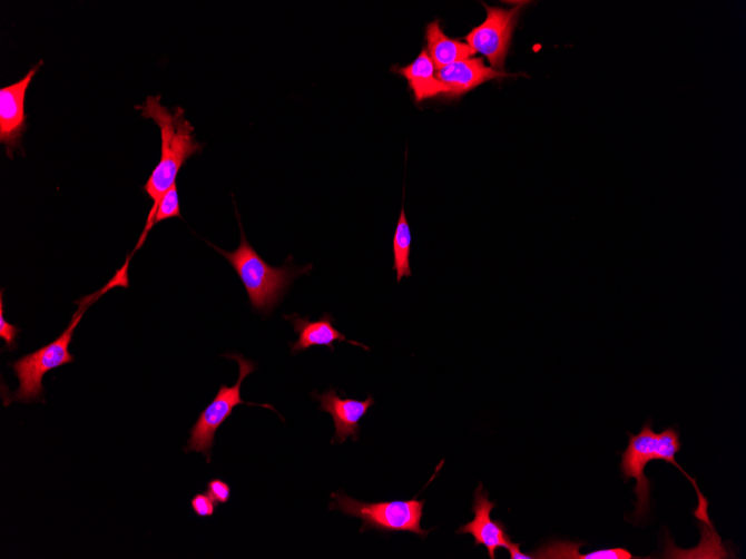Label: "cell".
Listing matches in <instances>:
<instances>
[{
	"instance_id": "cell-1",
	"label": "cell",
	"mask_w": 746,
	"mask_h": 559,
	"mask_svg": "<svg viewBox=\"0 0 746 559\" xmlns=\"http://www.w3.org/2000/svg\"><path fill=\"white\" fill-rule=\"evenodd\" d=\"M161 96L148 97L137 106L145 119H151L160 129L161 158L153 171L144 192L153 200L147 224L131 256L139 251L154 228V219L165 194L176 184L183 166L193 156L202 153L203 145L196 141L195 129L186 119L181 108L170 110L160 104Z\"/></svg>"
},
{
	"instance_id": "cell-2",
	"label": "cell",
	"mask_w": 746,
	"mask_h": 559,
	"mask_svg": "<svg viewBox=\"0 0 746 559\" xmlns=\"http://www.w3.org/2000/svg\"><path fill=\"white\" fill-rule=\"evenodd\" d=\"M628 435L629 444L622 453L620 469L626 481L630 478L637 480L634 492L637 494L638 500L634 517L642 520L648 516L650 508V481L645 475L646 465L654 460H664L665 462L677 467V469H679L691 482L698 497V506L695 509L694 514L696 518L704 521L705 524L710 527L707 514L708 502L706 498L699 491L696 480L686 473L681 465L675 460V455L681 448L679 433L673 428H668L661 433H656L652 430V424L646 423L639 434L634 435L629 432Z\"/></svg>"
},
{
	"instance_id": "cell-3",
	"label": "cell",
	"mask_w": 746,
	"mask_h": 559,
	"mask_svg": "<svg viewBox=\"0 0 746 559\" xmlns=\"http://www.w3.org/2000/svg\"><path fill=\"white\" fill-rule=\"evenodd\" d=\"M236 215L241 228L238 248L234 252H226L213 244L209 245L233 266L247 292L251 306L268 315L282 300L292 281L306 273L312 266L307 265L304 269L294 271L288 266L275 268L268 265L247 241L237 210Z\"/></svg>"
},
{
	"instance_id": "cell-4",
	"label": "cell",
	"mask_w": 746,
	"mask_h": 559,
	"mask_svg": "<svg viewBox=\"0 0 746 559\" xmlns=\"http://www.w3.org/2000/svg\"><path fill=\"white\" fill-rule=\"evenodd\" d=\"M115 282L116 277L109 286L102 288L98 294L84 297L78 302L80 305L79 310L73 315L68 328L55 342L10 364L20 380V388L16 393L3 394L6 406H9L14 401L23 403L45 401V375L55 369L75 362V356L70 353L69 346L73 341L76 328L82 321L89 306L101 294L108 292Z\"/></svg>"
},
{
	"instance_id": "cell-5",
	"label": "cell",
	"mask_w": 746,
	"mask_h": 559,
	"mask_svg": "<svg viewBox=\"0 0 746 559\" xmlns=\"http://www.w3.org/2000/svg\"><path fill=\"white\" fill-rule=\"evenodd\" d=\"M330 510L362 520L360 532L379 530L383 532H413L426 538L430 530L422 528L426 500H394L363 502L355 500L343 491L331 494Z\"/></svg>"
},
{
	"instance_id": "cell-6",
	"label": "cell",
	"mask_w": 746,
	"mask_h": 559,
	"mask_svg": "<svg viewBox=\"0 0 746 559\" xmlns=\"http://www.w3.org/2000/svg\"><path fill=\"white\" fill-rule=\"evenodd\" d=\"M225 357L235 360L239 365V376L235 385L227 386L223 384L213 402L199 414L195 425L190 430V438L185 452H202L207 462H210V451L215 444V435L222 424L232 415L233 410L245 404L248 406H263L276 411L269 404H256L245 402L241 395L243 381L256 370V365L237 354H225Z\"/></svg>"
},
{
	"instance_id": "cell-7",
	"label": "cell",
	"mask_w": 746,
	"mask_h": 559,
	"mask_svg": "<svg viewBox=\"0 0 746 559\" xmlns=\"http://www.w3.org/2000/svg\"><path fill=\"white\" fill-rule=\"evenodd\" d=\"M522 7L504 10L484 4L488 11L487 21L474 29L467 38L472 50L488 58L492 69L499 72H503Z\"/></svg>"
},
{
	"instance_id": "cell-8",
	"label": "cell",
	"mask_w": 746,
	"mask_h": 559,
	"mask_svg": "<svg viewBox=\"0 0 746 559\" xmlns=\"http://www.w3.org/2000/svg\"><path fill=\"white\" fill-rule=\"evenodd\" d=\"M43 65L42 60L21 81L0 90V143L6 146L11 159L14 151L21 147L22 138L28 130L26 114L28 89Z\"/></svg>"
},
{
	"instance_id": "cell-9",
	"label": "cell",
	"mask_w": 746,
	"mask_h": 559,
	"mask_svg": "<svg viewBox=\"0 0 746 559\" xmlns=\"http://www.w3.org/2000/svg\"><path fill=\"white\" fill-rule=\"evenodd\" d=\"M494 508H497L495 501H490L489 493L484 491L481 483L474 493L472 504L475 517L458 531V533L472 535L475 539L474 546H485L492 559H495L498 549L505 548L508 550L514 543L505 529V524L491 518Z\"/></svg>"
},
{
	"instance_id": "cell-10",
	"label": "cell",
	"mask_w": 746,
	"mask_h": 559,
	"mask_svg": "<svg viewBox=\"0 0 746 559\" xmlns=\"http://www.w3.org/2000/svg\"><path fill=\"white\" fill-rule=\"evenodd\" d=\"M313 399L320 402V411L328 413L335 425V434L332 444L343 443L349 437L353 441L359 439L360 421L376 401L369 395L364 401L350 398H341L335 389H328L322 394L313 392Z\"/></svg>"
},
{
	"instance_id": "cell-11",
	"label": "cell",
	"mask_w": 746,
	"mask_h": 559,
	"mask_svg": "<svg viewBox=\"0 0 746 559\" xmlns=\"http://www.w3.org/2000/svg\"><path fill=\"white\" fill-rule=\"evenodd\" d=\"M285 320L293 325L294 332L298 335L297 341L289 343L293 354L304 352L313 346H325L330 351H334V342H346L370 351L367 346L350 341L343 333L338 332L334 327V320L328 313L323 314L320 320L314 322L297 314L285 316Z\"/></svg>"
},
{
	"instance_id": "cell-12",
	"label": "cell",
	"mask_w": 746,
	"mask_h": 559,
	"mask_svg": "<svg viewBox=\"0 0 746 559\" xmlns=\"http://www.w3.org/2000/svg\"><path fill=\"white\" fill-rule=\"evenodd\" d=\"M510 77L484 65V60L469 59L448 66L438 72V79L449 89V96L460 97L483 84Z\"/></svg>"
},
{
	"instance_id": "cell-13",
	"label": "cell",
	"mask_w": 746,
	"mask_h": 559,
	"mask_svg": "<svg viewBox=\"0 0 746 559\" xmlns=\"http://www.w3.org/2000/svg\"><path fill=\"white\" fill-rule=\"evenodd\" d=\"M435 66L426 50L410 66L399 70L414 92L418 102L448 95L449 89L435 76Z\"/></svg>"
},
{
	"instance_id": "cell-14",
	"label": "cell",
	"mask_w": 746,
	"mask_h": 559,
	"mask_svg": "<svg viewBox=\"0 0 746 559\" xmlns=\"http://www.w3.org/2000/svg\"><path fill=\"white\" fill-rule=\"evenodd\" d=\"M426 37L429 55L439 70L477 55L469 45L448 38L439 22L429 26Z\"/></svg>"
},
{
	"instance_id": "cell-15",
	"label": "cell",
	"mask_w": 746,
	"mask_h": 559,
	"mask_svg": "<svg viewBox=\"0 0 746 559\" xmlns=\"http://www.w3.org/2000/svg\"><path fill=\"white\" fill-rule=\"evenodd\" d=\"M394 266L393 271L397 273V282L401 283L404 277H412L411 252H412V232L406 218L405 209H402L401 217L394 236Z\"/></svg>"
},
{
	"instance_id": "cell-16",
	"label": "cell",
	"mask_w": 746,
	"mask_h": 559,
	"mask_svg": "<svg viewBox=\"0 0 746 559\" xmlns=\"http://www.w3.org/2000/svg\"><path fill=\"white\" fill-rule=\"evenodd\" d=\"M624 548H611L591 551L589 553H580L576 548H571V542L565 545L563 542L552 543L550 547H544L533 558H577V559H624L626 557Z\"/></svg>"
},
{
	"instance_id": "cell-17",
	"label": "cell",
	"mask_w": 746,
	"mask_h": 559,
	"mask_svg": "<svg viewBox=\"0 0 746 559\" xmlns=\"http://www.w3.org/2000/svg\"><path fill=\"white\" fill-rule=\"evenodd\" d=\"M171 218H181L177 184H175L163 197L154 219V227L157 224Z\"/></svg>"
},
{
	"instance_id": "cell-18",
	"label": "cell",
	"mask_w": 746,
	"mask_h": 559,
	"mask_svg": "<svg viewBox=\"0 0 746 559\" xmlns=\"http://www.w3.org/2000/svg\"><path fill=\"white\" fill-rule=\"evenodd\" d=\"M3 293L0 295V339L6 340L7 349L13 351L18 347L17 339L20 334V328L17 325L10 324L4 317V300Z\"/></svg>"
},
{
	"instance_id": "cell-19",
	"label": "cell",
	"mask_w": 746,
	"mask_h": 559,
	"mask_svg": "<svg viewBox=\"0 0 746 559\" xmlns=\"http://www.w3.org/2000/svg\"><path fill=\"white\" fill-rule=\"evenodd\" d=\"M216 502V504H226L232 494L230 486L222 479H212L207 483L206 491Z\"/></svg>"
},
{
	"instance_id": "cell-20",
	"label": "cell",
	"mask_w": 746,
	"mask_h": 559,
	"mask_svg": "<svg viewBox=\"0 0 746 559\" xmlns=\"http://www.w3.org/2000/svg\"><path fill=\"white\" fill-rule=\"evenodd\" d=\"M192 509L193 511L198 516V517H213L216 510V502L214 499L207 493H197L193 499H192Z\"/></svg>"
},
{
	"instance_id": "cell-21",
	"label": "cell",
	"mask_w": 746,
	"mask_h": 559,
	"mask_svg": "<svg viewBox=\"0 0 746 559\" xmlns=\"http://www.w3.org/2000/svg\"><path fill=\"white\" fill-rule=\"evenodd\" d=\"M520 543H513L508 550L510 552L511 559H532V555H528L521 551Z\"/></svg>"
}]
</instances>
